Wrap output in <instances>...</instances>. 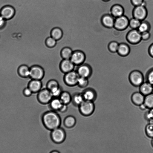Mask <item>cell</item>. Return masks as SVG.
Returning a JSON list of instances; mask_svg holds the SVG:
<instances>
[{"label": "cell", "mask_w": 153, "mask_h": 153, "mask_svg": "<svg viewBox=\"0 0 153 153\" xmlns=\"http://www.w3.org/2000/svg\"><path fill=\"white\" fill-rule=\"evenodd\" d=\"M42 123L47 129L51 131L60 127L61 120L56 111L51 110L43 113L41 117Z\"/></svg>", "instance_id": "6da1fadb"}, {"label": "cell", "mask_w": 153, "mask_h": 153, "mask_svg": "<svg viewBox=\"0 0 153 153\" xmlns=\"http://www.w3.org/2000/svg\"><path fill=\"white\" fill-rule=\"evenodd\" d=\"M128 79L129 82L132 85L136 87H139L144 82V77L140 71L134 70L129 73Z\"/></svg>", "instance_id": "7a4b0ae2"}, {"label": "cell", "mask_w": 153, "mask_h": 153, "mask_svg": "<svg viewBox=\"0 0 153 153\" xmlns=\"http://www.w3.org/2000/svg\"><path fill=\"white\" fill-rule=\"evenodd\" d=\"M50 137L53 143L61 144L65 140L66 133L63 128L59 127L51 131Z\"/></svg>", "instance_id": "3957f363"}, {"label": "cell", "mask_w": 153, "mask_h": 153, "mask_svg": "<svg viewBox=\"0 0 153 153\" xmlns=\"http://www.w3.org/2000/svg\"><path fill=\"white\" fill-rule=\"evenodd\" d=\"M81 114L85 117L91 115L95 110L94 102L84 100L78 107Z\"/></svg>", "instance_id": "277c9868"}, {"label": "cell", "mask_w": 153, "mask_h": 153, "mask_svg": "<svg viewBox=\"0 0 153 153\" xmlns=\"http://www.w3.org/2000/svg\"><path fill=\"white\" fill-rule=\"evenodd\" d=\"M126 38L127 42L132 45L139 44L142 40L141 33L138 30L133 29L127 33Z\"/></svg>", "instance_id": "5b68a950"}, {"label": "cell", "mask_w": 153, "mask_h": 153, "mask_svg": "<svg viewBox=\"0 0 153 153\" xmlns=\"http://www.w3.org/2000/svg\"><path fill=\"white\" fill-rule=\"evenodd\" d=\"M79 76L76 70H74L65 74L63 81L65 83L67 86H74L77 85V81Z\"/></svg>", "instance_id": "8992f818"}, {"label": "cell", "mask_w": 153, "mask_h": 153, "mask_svg": "<svg viewBox=\"0 0 153 153\" xmlns=\"http://www.w3.org/2000/svg\"><path fill=\"white\" fill-rule=\"evenodd\" d=\"M37 97L40 103L45 105L49 104L53 97L50 91L46 88L42 89L38 92Z\"/></svg>", "instance_id": "52a82bcc"}, {"label": "cell", "mask_w": 153, "mask_h": 153, "mask_svg": "<svg viewBox=\"0 0 153 153\" xmlns=\"http://www.w3.org/2000/svg\"><path fill=\"white\" fill-rule=\"evenodd\" d=\"M45 74L44 69L40 65H33L30 68V77L32 79L41 80L44 77Z\"/></svg>", "instance_id": "ba28073f"}, {"label": "cell", "mask_w": 153, "mask_h": 153, "mask_svg": "<svg viewBox=\"0 0 153 153\" xmlns=\"http://www.w3.org/2000/svg\"><path fill=\"white\" fill-rule=\"evenodd\" d=\"M79 76L88 79L92 75L93 72L92 69L89 64L83 63L77 66L76 70Z\"/></svg>", "instance_id": "9c48e42d"}, {"label": "cell", "mask_w": 153, "mask_h": 153, "mask_svg": "<svg viewBox=\"0 0 153 153\" xmlns=\"http://www.w3.org/2000/svg\"><path fill=\"white\" fill-rule=\"evenodd\" d=\"M86 55L85 53L80 50L73 51L70 59L75 66H77L84 63Z\"/></svg>", "instance_id": "30bf717a"}, {"label": "cell", "mask_w": 153, "mask_h": 153, "mask_svg": "<svg viewBox=\"0 0 153 153\" xmlns=\"http://www.w3.org/2000/svg\"><path fill=\"white\" fill-rule=\"evenodd\" d=\"M75 66L70 59H63L59 67L61 71L65 74L74 70Z\"/></svg>", "instance_id": "8fae6325"}, {"label": "cell", "mask_w": 153, "mask_h": 153, "mask_svg": "<svg viewBox=\"0 0 153 153\" xmlns=\"http://www.w3.org/2000/svg\"><path fill=\"white\" fill-rule=\"evenodd\" d=\"M82 94L84 100L94 102L97 98L96 92L92 88H88L85 89Z\"/></svg>", "instance_id": "7c38bea8"}, {"label": "cell", "mask_w": 153, "mask_h": 153, "mask_svg": "<svg viewBox=\"0 0 153 153\" xmlns=\"http://www.w3.org/2000/svg\"><path fill=\"white\" fill-rule=\"evenodd\" d=\"M128 22L127 19L124 16H120L114 22V27L119 30H123L128 27Z\"/></svg>", "instance_id": "4fadbf2b"}, {"label": "cell", "mask_w": 153, "mask_h": 153, "mask_svg": "<svg viewBox=\"0 0 153 153\" xmlns=\"http://www.w3.org/2000/svg\"><path fill=\"white\" fill-rule=\"evenodd\" d=\"M130 48L127 43L122 42L119 44L117 51L118 54L122 57L127 56L130 53Z\"/></svg>", "instance_id": "5bb4252c"}, {"label": "cell", "mask_w": 153, "mask_h": 153, "mask_svg": "<svg viewBox=\"0 0 153 153\" xmlns=\"http://www.w3.org/2000/svg\"><path fill=\"white\" fill-rule=\"evenodd\" d=\"M15 13L14 9L12 7L7 6L3 7L0 11L1 16L4 19L11 18Z\"/></svg>", "instance_id": "9a60e30c"}, {"label": "cell", "mask_w": 153, "mask_h": 153, "mask_svg": "<svg viewBox=\"0 0 153 153\" xmlns=\"http://www.w3.org/2000/svg\"><path fill=\"white\" fill-rule=\"evenodd\" d=\"M42 87L41 80L32 79L28 84V87L33 93H38L42 89Z\"/></svg>", "instance_id": "2e32d148"}, {"label": "cell", "mask_w": 153, "mask_h": 153, "mask_svg": "<svg viewBox=\"0 0 153 153\" xmlns=\"http://www.w3.org/2000/svg\"><path fill=\"white\" fill-rule=\"evenodd\" d=\"M140 92L144 96L153 93V86L149 82H144L139 86Z\"/></svg>", "instance_id": "e0dca14e"}, {"label": "cell", "mask_w": 153, "mask_h": 153, "mask_svg": "<svg viewBox=\"0 0 153 153\" xmlns=\"http://www.w3.org/2000/svg\"><path fill=\"white\" fill-rule=\"evenodd\" d=\"M145 96L140 92L134 93L131 97V100L134 104L140 105L144 103Z\"/></svg>", "instance_id": "ac0fdd59"}, {"label": "cell", "mask_w": 153, "mask_h": 153, "mask_svg": "<svg viewBox=\"0 0 153 153\" xmlns=\"http://www.w3.org/2000/svg\"><path fill=\"white\" fill-rule=\"evenodd\" d=\"M62 104L59 97H53L49 103V106L51 110L58 111Z\"/></svg>", "instance_id": "d6986e66"}, {"label": "cell", "mask_w": 153, "mask_h": 153, "mask_svg": "<svg viewBox=\"0 0 153 153\" xmlns=\"http://www.w3.org/2000/svg\"><path fill=\"white\" fill-rule=\"evenodd\" d=\"M51 36L57 41L60 39L63 36V32L60 27H56L52 28L50 31Z\"/></svg>", "instance_id": "ffe728a7"}, {"label": "cell", "mask_w": 153, "mask_h": 153, "mask_svg": "<svg viewBox=\"0 0 153 153\" xmlns=\"http://www.w3.org/2000/svg\"><path fill=\"white\" fill-rule=\"evenodd\" d=\"M84 100L82 93H76L72 95L71 102L74 106L78 107Z\"/></svg>", "instance_id": "44dd1931"}, {"label": "cell", "mask_w": 153, "mask_h": 153, "mask_svg": "<svg viewBox=\"0 0 153 153\" xmlns=\"http://www.w3.org/2000/svg\"><path fill=\"white\" fill-rule=\"evenodd\" d=\"M76 123V120L74 117L72 115L66 116L63 120V124L65 127L68 128L73 127Z\"/></svg>", "instance_id": "7402d4cb"}, {"label": "cell", "mask_w": 153, "mask_h": 153, "mask_svg": "<svg viewBox=\"0 0 153 153\" xmlns=\"http://www.w3.org/2000/svg\"><path fill=\"white\" fill-rule=\"evenodd\" d=\"M134 14L136 19L138 20H141L146 16V11L143 7L139 6L135 9Z\"/></svg>", "instance_id": "603a6c76"}, {"label": "cell", "mask_w": 153, "mask_h": 153, "mask_svg": "<svg viewBox=\"0 0 153 153\" xmlns=\"http://www.w3.org/2000/svg\"><path fill=\"white\" fill-rule=\"evenodd\" d=\"M72 95L68 91H63L59 98L63 104L66 105H68L71 101Z\"/></svg>", "instance_id": "cb8c5ba5"}, {"label": "cell", "mask_w": 153, "mask_h": 153, "mask_svg": "<svg viewBox=\"0 0 153 153\" xmlns=\"http://www.w3.org/2000/svg\"><path fill=\"white\" fill-rule=\"evenodd\" d=\"M73 51L70 48L65 47L61 49L60 55L63 59H70Z\"/></svg>", "instance_id": "d4e9b609"}, {"label": "cell", "mask_w": 153, "mask_h": 153, "mask_svg": "<svg viewBox=\"0 0 153 153\" xmlns=\"http://www.w3.org/2000/svg\"><path fill=\"white\" fill-rule=\"evenodd\" d=\"M19 75L23 77L30 76V68L26 65H23L19 67L18 70Z\"/></svg>", "instance_id": "484cf974"}, {"label": "cell", "mask_w": 153, "mask_h": 153, "mask_svg": "<svg viewBox=\"0 0 153 153\" xmlns=\"http://www.w3.org/2000/svg\"><path fill=\"white\" fill-rule=\"evenodd\" d=\"M147 108H153V93L145 96L143 103Z\"/></svg>", "instance_id": "4316f807"}, {"label": "cell", "mask_w": 153, "mask_h": 153, "mask_svg": "<svg viewBox=\"0 0 153 153\" xmlns=\"http://www.w3.org/2000/svg\"><path fill=\"white\" fill-rule=\"evenodd\" d=\"M119 44L117 42L115 41L110 42L107 46L109 51L112 53H117Z\"/></svg>", "instance_id": "83f0119b"}, {"label": "cell", "mask_w": 153, "mask_h": 153, "mask_svg": "<svg viewBox=\"0 0 153 153\" xmlns=\"http://www.w3.org/2000/svg\"><path fill=\"white\" fill-rule=\"evenodd\" d=\"M102 22L104 25L107 27L110 28L114 26V22L110 16H105L102 19Z\"/></svg>", "instance_id": "f1b7e54d"}, {"label": "cell", "mask_w": 153, "mask_h": 153, "mask_svg": "<svg viewBox=\"0 0 153 153\" xmlns=\"http://www.w3.org/2000/svg\"><path fill=\"white\" fill-rule=\"evenodd\" d=\"M57 41L51 36L47 37L45 41L46 46L49 48H52L55 47Z\"/></svg>", "instance_id": "f546056e"}, {"label": "cell", "mask_w": 153, "mask_h": 153, "mask_svg": "<svg viewBox=\"0 0 153 153\" xmlns=\"http://www.w3.org/2000/svg\"><path fill=\"white\" fill-rule=\"evenodd\" d=\"M88 78L79 76L77 81V85L80 88H85L88 85Z\"/></svg>", "instance_id": "4dcf8cb0"}, {"label": "cell", "mask_w": 153, "mask_h": 153, "mask_svg": "<svg viewBox=\"0 0 153 153\" xmlns=\"http://www.w3.org/2000/svg\"><path fill=\"white\" fill-rule=\"evenodd\" d=\"M59 86L57 81L55 79H52L49 80L47 82L46 88L51 91L52 89Z\"/></svg>", "instance_id": "1f68e13d"}, {"label": "cell", "mask_w": 153, "mask_h": 153, "mask_svg": "<svg viewBox=\"0 0 153 153\" xmlns=\"http://www.w3.org/2000/svg\"><path fill=\"white\" fill-rule=\"evenodd\" d=\"M145 79L146 81L153 86V67L147 71L145 75Z\"/></svg>", "instance_id": "d6a6232c"}, {"label": "cell", "mask_w": 153, "mask_h": 153, "mask_svg": "<svg viewBox=\"0 0 153 153\" xmlns=\"http://www.w3.org/2000/svg\"><path fill=\"white\" fill-rule=\"evenodd\" d=\"M150 29V26L149 24L146 22L140 23L137 30L141 33L149 31Z\"/></svg>", "instance_id": "836d02e7"}, {"label": "cell", "mask_w": 153, "mask_h": 153, "mask_svg": "<svg viewBox=\"0 0 153 153\" xmlns=\"http://www.w3.org/2000/svg\"><path fill=\"white\" fill-rule=\"evenodd\" d=\"M113 14L116 16H120L123 14V9L120 6H116L114 7L112 10Z\"/></svg>", "instance_id": "e575fe53"}, {"label": "cell", "mask_w": 153, "mask_h": 153, "mask_svg": "<svg viewBox=\"0 0 153 153\" xmlns=\"http://www.w3.org/2000/svg\"><path fill=\"white\" fill-rule=\"evenodd\" d=\"M53 97H59L63 91L60 86L55 88L50 91Z\"/></svg>", "instance_id": "d590c367"}, {"label": "cell", "mask_w": 153, "mask_h": 153, "mask_svg": "<svg viewBox=\"0 0 153 153\" xmlns=\"http://www.w3.org/2000/svg\"><path fill=\"white\" fill-rule=\"evenodd\" d=\"M145 132L147 135L150 138H153V124L149 123L145 127Z\"/></svg>", "instance_id": "8d00e7d4"}, {"label": "cell", "mask_w": 153, "mask_h": 153, "mask_svg": "<svg viewBox=\"0 0 153 153\" xmlns=\"http://www.w3.org/2000/svg\"><path fill=\"white\" fill-rule=\"evenodd\" d=\"M140 22L139 20L137 19H132L130 21L129 24L130 27L133 29H138L140 26Z\"/></svg>", "instance_id": "74e56055"}, {"label": "cell", "mask_w": 153, "mask_h": 153, "mask_svg": "<svg viewBox=\"0 0 153 153\" xmlns=\"http://www.w3.org/2000/svg\"><path fill=\"white\" fill-rule=\"evenodd\" d=\"M145 118L147 120L153 119V108L149 109L145 114Z\"/></svg>", "instance_id": "f35d334b"}, {"label": "cell", "mask_w": 153, "mask_h": 153, "mask_svg": "<svg viewBox=\"0 0 153 153\" xmlns=\"http://www.w3.org/2000/svg\"><path fill=\"white\" fill-rule=\"evenodd\" d=\"M142 40L146 41L149 39L151 34L149 31H146L141 33Z\"/></svg>", "instance_id": "ab89813d"}, {"label": "cell", "mask_w": 153, "mask_h": 153, "mask_svg": "<svg viewBox=\"0 0 153 153\" xmlns=\"http://www.w3.org/2000/svg\"><path fill=\"white\" fill-rule=\"evenodd\" d=\"M148 52L149 56L153 58V43H152L149 46Z\"/></svg>", "instance_id": "60d3db41"}, {"label": "cell", "mask_w": 153, "mask_h": 153, "mask_svg": "<svg viewBox=\"0 0 153 153\" xmlns=\"http://www.w3.org/2000/svg\"><path fill=\"white\" fill-rule=\"evenodd\" d=\"M67 110V105L63 104L58 111L61 113H64L66 112Z\"/></svg>", "instance_id": "b9f144b4"}, {"label": "cell", "mask_w": 153, "mask_h": 153, "mask_svg": "<svg viewBox=\"0 0 153 153\" xmlns=\"http://www.w3.org/2000/svg\"><path fill=\"white\" fill-rule=\"evenodd\" d=\"M32 93L31 90L28 87L25 88L24 91L25 95L27 97L30 96Z\"/></svg>", "instance_id": "7bdbcfd3"}, {"label": "cell", "mask_w": 153, "mask_h": 153, "mask_svg": "<svg viewBox=\"0 0 153 153\" xmlns=\"http://www.w3.org/2000/svg\"><path fill=\"white\" fill-rule=\"evenodd\" d=\"M5 24L4 19L1 16H0V28L3 27Z\"/></svg>", "instance_id": "ee69618b"}, {"label": "cell", "mask_w": 153, "mask_h": 153, "mask_svg": "<svg viewBox=\"0 0 153 153\" xmlns=\"http://www.w3.org/2000/svg\"><path fill=\"white\" fill-rule=\"evenodd\" d=\"M133 3L136 5H139L141 4L143 0H132Z\"/></svg>", "instance_id": "f6af8a7d"}, {"label": "cell", "mask_w": 153, "mask_h": 153, "mask_svg": "<svg viewBox=\"0 0 153 153\" xmlns=\"http://www.w3.org/2000/svg\"><path fill=\"white\" fill-rule=\"evenodd\" d=\"M139 106L140 108L142 110H144L147 108L146 106L144 103L141 104Z\"/></svg>", "instance_id": "bcb514c9"}, {"label": "cell", "mask_w": 153, "mask_h": 153, "mask_svg": "<svg viewBox=\"0 0 153 153\" xmlns=\"http://www.w3.org/2000/svg\"><path fill=\"white\" fill-rule=\"evenodd\" d=\"M50 153H59L60 152L57 150H53L51 151Z\"/></svg>", "instance_id": "7dc6e473"}, {"label": "cell", "mask_w": 153, "mask_h": 153, "mask_svg": "<svg viewBox=\"0 0 153 153\" xmlns=\"http://www.w3.org/2000/svg\"><path fill=\"white\" fill-rule=\"evenodd\" d=\"M149 121V123L153 124V119H150Z\"/></svg>", "instance_id": "c3c4849f"}, {"label": "cell", "mask_w": 153, "mask_h": 153, "mask_svg": "<svg viewBox=\"0 0 153 153\" xmlns=\"http://www.w3.org/2000/svg\"><path fill=\"white\" fill-rule=\"evenodd\" d=\"M151 144H152V146L153 147V138H152V140Z\"/></svg>", "instance_id": "681fc988"}]
</instances>
